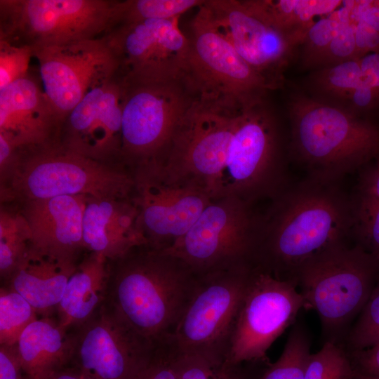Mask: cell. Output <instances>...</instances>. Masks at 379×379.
<instances>
[{"label":"cell","instance_id":"6da1fadb","mask_svg":"<svg viewBox=\"0 0 379 379\" xmlns=\"http://www.w3.org/2000/svg\"><path fill=\"white\" fill-rule=\"evenodd\" d=\"M340 182L306 176L291 182L275 197L268 214L261 219L253 267L295 283L298 270L307 262L350 242L352 194Z\"/></svg>","mask_w":379,"mask_h":379},{"label":"cell","instance_id":"7a4b0ae2","mask_svg":"<svg viewBox=\"0 0 379 379\" xmlns=\"http://www.w3.org/2000/svg\"><path fill=\"white\" fill-rule=\"evenodd\" d=\"M197 279L179 258L142 245L109 260L103 305L154 345L173 334Z\"/></svg>","mask_w":379,"mask_h":379},{"label":"cell","instance_id":"3957f363","mask_svg":"<svg viewBox=\"0 0 379 379\" xmlns=\"http://www.w3.org/2000/svg\"><path fill=\"white\" fill-rule=\"evenodd\" d=\"M288 152L307 177L341 182L379 156V124L302 93L288 102Z\"/></svg>","mask_w":379,"mask_h":379},{"label":"cell","instance_id":"277c9868","mask_svg":"<svg viewBox=\"0 0 379 379\" xmlns=\"http://www.w3.org/2000/svg\"><path fill=\"white\" fill-rule=\"evenodd\" d=\"M294 281L306 310L319 316L324 343L343 345L379 281V263L359 246L343 243L307 262Z\"/></svg>","mask_w":379,"mask_h":379},{"label":"cell","instance_id":"5b68a950","mask_svg":"<svg viewBox=\"0 0 379 379\" xmlns=\"http://www.w3.org/2000/svg\"><path fill=\"white\" fill-rule=\"evenodd\" d=\"M122 165L99 162L69 152L60 145L19 152L1 181V202L62 195L131 197L134 180Z\"/></svg>","mask_w":379,"mask_h":379},{"label":"cell","instance_id":"8992f818","mask_svg":"<svg viewBox=\"0 0 379 379\" xmlns=\"http://www.w3.org/2000/svg\"><path fill=\"white\" fill-rule=\"evenodd\" d=\"M288 135L266 98L244 108L232 138L218 198L252 204L274 199L291 182Z\"/></svg>","mask_w":379,"mask_h":379},{"label":"cell","instance_id":"52a82bcc","mask_svg":"<svg viewBox=\"0 0 379 379\" xmlns=\"http://www.w3.org/2000/svg\"><path fill=\"white\" fill-rule=\"evenodd\" d=\"M190 25L186 79L197 97L234 109L267 98L264 79L218 31L203 4Z\"/></svg>","mask_w":379,"mask_h":379},{"label":"cell","instance_id":"ba28073f","mask_svg":"<svg viewBox=\"0 0 379 379\" xmlns=\"http://www.w3.org/2000/svg\"><path fill=\"white\" fill-rule=\"evenodd\" d=\"M253 267L248 263L198 276L193 295L173 334L177 350L215 360L226 359L235 319Z\"/></svg>","mask_w":379,"mask_h":379},{"label":"cell","instance_id":"9c48e42d","mask_svg":"<svg viewBox=\"0 0 379 379\" xmlns=\"http://www.w3.org/2000/svg\"><path fill=\"white\" fill-rule=\"evenodd\" d=\"M114 0H0V39L32 48L101 38Z\"/></svg>","mask_w":379,"mask_h":379},{"label":"cell","instance_id":"30bf717a","mask_svg":"<svg viewBox=\"0 0 379 379\" xmlns=\"http://www.w3.org/2000/svg\"><path fill=\"white\" fill-rule=\"evenodd\" d=\"M260 223L251 204L235 196L222 197L212 200L185 234L161 251L197 275L252 265Z\"/></svg>","mask_w":379,"mask_h":379},{"label":"cell","instance_id":"8fae6325","mask_svg":"<svg viewBox=\"0 0 379 379\" xmlns=\"http://www.w3.org/2000/svg\"><path fill=\"white\" fill-rule=\"evenodd\" d=\"M242 109L197 97L182 117L161 161L173 177L218 197L230 142Z\"/></svg>","mask_w":379,"mask_h":379},{"label":"cell","instance_id":"7c38bea8","mask_svg":"<svg viewBox=\"0 0 379 379\" xmlns=\"http://www.w3.org/2000/svg\"><path fill=\"white\" fill-rule=\"evenodd\" d=\"M124 84L121 164L131 170L151 161H163L197 95L186 77L162 83Z\"/></svg>","mask_w":379,"mask_h":379},{"label":"cell","instance_id":"4fadbf2b","mask_svg":"<svg viewBox=\"0 0 379 379\" xmlns=\"http://www.w3.org/2000/svg\"><path fill=\"white\" fill-rule=\"evenodd\" d=\"M306 302L295 284L253 267L230 336L225 361L270 363L273 343L297 321Z\"/></svg>","mask_w":379,"mask_h":379},{"label":"cell","instance_id":"5bb4252c","mask_svg":"<svg viewBox=\"0 0 379 379\" xmlns=\"http://www.w3.org/2000/svg\"><path fill=\"white\" fill-rule=\"evenodd\" d=\"M203 6L218 31L270 90L282 87L300 44L277 25L267 0H204Z\"/></svg>","mask_w":379,"mask_h":379},{"label":"cell","instance_id":"9a60e30c","mask_svg":"<svg viewBox=\"0 0 379 379\" xmlns=\"http://www.w3.org/2000/svg\"><path fill=\"white\" fill-rule=\"evenodd\" d=\"M179 18L119 24L102 35L124 82L162 83L186 77L189 40Z\"/></svg>","mask_w":379,"mask_h":379},{"label":"cell","instance_id":"2e32d148","mask_svg":"<svg viewBox=\"0 0 379 379\" xmlns=\"http://www.w3.org/2000/svg\"><path fill=\"white\" fill-rule=\"evenodd\" d=\"M132 199L149 246L161 250L182 237L213 200L197 184L172 176L160 161L131 170Z\"/></svg>","mask_w":379,"mask_h":379},{"label":"cell","instance_id":"e0dca14e","mask_svg":"<svg viewBox=\"0 0 379 379\" xmlns=\"http://www.w3.org/2000/svg\"><path fill=\"white\" fill-rule=\"evenodd\" d=\"M71 335L69 365L95 379H140L154 347L104 305Z\"/></svg>","mask_w":379,"mask_h":379},{"label":"cell","instance_id":"ac0fdd59","mask_svg":"<svg viewBox=\"0 0 379 379\" xmlns=\"http://www.w3.org/2000/svg\"><path fill=\"white\" fill-rule=\"evenodd\" d=\"M124 97L125 84L117 71L98 81L65 118L61 147L99 162L122 165Z\"/></svg>","mask_w":379,"mask_h":379},{"label":"cell","instance_id":"d6986e66","mask_svg":"<svg viewBox=\"0 0 379 379\" xmlns=\"http://www.w3.org/2000/svg\"><path fill=\"white\" fill-rule=\"evenodd\" d=\"M33 50L42 88L64 120L93 85L117 71L102 38Z\"/></svg>","mask_w":379,"mask_h":379},{"label":"cell","instance_id":"ffe728a7","mask_svg":"<svg viewBox=\"0 0 379 379\" xmlns=\"http://www.w3.org/2000/svg\"><path fill=\"white\" fill-rule=\"evenodd\" d=\"M63 121L37 70L0 90V135L19 152L60 145Z\"/></svg>","mask_w":379,"mask_h":379},{"label":"cell","instance_id":"44dd1931","mask_svg":"<svg viewBox=\"0 0 379 379\" xmlns=\"http://www.w3.org/2000/svg\"><path fill=\"white\" fill-rule=\"evenodd\" d=\"M86 197L62 195L14 202L29 225L30 245L54 256L80 260L86 252L83 239Z\"/></svg>","mask_w":379,"mask_h":379},{"label":"cell","instance_id":"7402d4cb","mask_svg":"<svg viewBox=\"0 0 379 379\" xmlns=\"http://www.w3.org/2000/svg\"><path fill=\"white\" fill-rule=\"evenodd\" d=\"M83 239L86 252L101 255L108 260L148 244L132 197H87Z\"/></svg>","mask_w":379,"mask_h":379},{"label":"cell","instance_id":"603a6c76","mask_svg":"<svg viewBox=\"0 0 379 379\" xmlns=\"http://www.w3.org/2000/svg\"><path fill=\"white\" fill-rule=\"evenodd\" d=\"M79 260L54 256L31 245L4 284L22 295L38 315L51 317Z\"/></svg>","mask_w":379,"mask_h":379},{"label":"cell","instance_id":"cb8c5ba5","mask_svg":"<svg viewBox=\"0 0 379 379\" xmlns=\"http://www.w3.org/2000/svg\"><path fill=\"white\" fill-rule=\"evenodd\" d=\"M109 260L88 252L70 277L57 307L58 323L65 331L93 317L105 303Z\"/></svg>","mask_w":379,"mask_h":379},{"label":"cell","instance_id":"d4e9b609","mask_svg":"<svg viewBox=\"0 0 379 379\" xmlns=\"http://www.w3.org/2000/svg\"><path fill=\"white\" fill-rule=\"evenodd\" d=\"M25 375L27 379H48L70 364L73 341L58 321L41 317L31 323L17 343Z\"/></svg>","mask_w":379,"mask_h":379},{"label":"cell","instance_id":"484cf974","mask_svg":"<svg viewBox=\"0 0 379 379\" xmlns=\"http://www.w3.org/2000/svg\"><path fill=\"white\" fill-rule=\"evenodd\" d=\"M29 225L14 202L1 203L0 209V275L6 284L28 250Z\"/></svg>","mask_w":379,"mask_h":379},{"label":"cell","instance_id":"4316f807","mask_svg":"<svg viewBox=\"0 0 379 379\" xmlns=\"http://www.w3.org/2000/svg\"><path fill=\"white\" fill-rule=\"evenodd\" d=\"M340 0H267L275 22L289 36L302 45L314 18L328 15L343 4Z\"/></svg>","mask_w":379,"mask_h":379},{"label":"cell","instance_id":"83f0119b","mask_svg":"<svg viewBox=\"0 0 379 379\" xmlns=\"http://www.w3.org/2000/svg\"><path fill=\"white\" fill-rule=\"evenodd\" d=\"M311 340L305 325L293 324L284 350L273 364L265 365L258 379H304L311 355Z\"/></svg>","mask_w":379,"mask_h":379},{"label":"cell","instance_id":"f1b7e54d","mask_svg":"<svg viewBox=\"0 0 379 379\" xmlns=\"http://www.w3.org/2000/svg\"><path fill=\"white\" fill-rule=\"evenodd\" d=\"M204 1V0L117 1L109 28L122 23L178 17L192 8L199 7Z\"/></svg>","mask_w":379,"mask_h":379},{"label":"cell","instance_id":"f546056e","mask_svg":"<svg viewBox=\"0 0 379 379\" xmlns=\"http://www.w3.org/2000/svg\"><path fill=\"white\" fill-rule=\"evenodd\" d=\"M167 342L173 364L180 379H251L246 364H230L225 360L181 352Z\"/></svg>","mask_w":379,"mask_h":379},{"label":"cell","instance_id":"4dcf8cb0","mask_svg":"<svg viewBox=\"0 0 379 379\" xmlns=\"http://www.w3.org/2000/svg\"><path fill=\"white\" fill-rule=\"evenodd\" d=\"M361 81L359 58L323 67L310 77L314 90L331 99V102L341 105Z\"/></svg>","mask_w":379,"mask_h":379},{"label":"cell","instance_id":"1f68e13d","mask_svg":"<svg viewBox=\"0 0 379 379\" xmlns=\"http://www.w3.org/2000/svg\"><path fill=\"white\" fill-rule=\"evenodd\" d=\"M37 319V312L22 295L1 287L0 345L16 344L24 330Z\"/></svg>","mask_w":379,"mask_h":379},{"label":"cell","instance_id":"d6a6232c","mask_svg":"<svg viewBox=\"0 0 379 379\" xmlns=\"http://www.w3.org/2000/svg\"><path fill=\"white\" fill-rule=\"evenodd\" d=\"M352 244L361 247L379 263V204L354 190Z\"/></svg>","mask_w":379,"mask_h":379},{"label":"cell","instance_id":"836d02e7","mask_svg":"<svg viewBox=\"0 0 379 379\" xmlns=\"http://www.w3.org/2000/svg\"><path fill=\"white\" fill-rule=\"evenodd\" d=\"M354 372L350 356L343 345L325 342L311 354L304 379H352Z\"/></svg>","mask_w":379,"mask_h":379},{"label":"cell","instance_id":"e575fe53","mask_svg":"<svg viewBox=\"0 0 379 379\" xmlns=\"http://www.w3.org/2000/svg\"><path fill=\"white\" fill-rule=\"evenodd\" d=\"M379 341V281L352 325L343 347L347 352L368 348Z\"/></svg>","mask_w":379,"mask_h":379},{"label":"cell","instance_id":"d590c367","mask_svg":"<svg viewBox=\"0 0 379 379\" xmlns=\"http://www.w3.org/2000/svg\"><path fill=\"white\" fill-rule=\"evenodd\" d=\"M341 20L328 47L319 58L317 66L323 67L347 61L356 57L355 21L350 16L349 1H343Z\"/></svg>","mask_w":379,"mask_h":379},{"label":"cell","instance_id":"8d00e7d4","mask_svg":"<svg viewBox=\"0 0 379 379\" xmlns=\"http://www.w3.org/2000/svg\"><path fill=\"white\" fill-rule=\"evenodd\" d=\"M341 20V12L336 10L328 16L315 22L307 31L302 44V61L307 67H316L335 36Z\"/></svg>","mask_w":379,"mask_h":379},{"label":"cell","instance_id":"74e56055","mask_svg":"<svg viewBox=\"0 0 379 379\" xmlns=\"http://www.w3.org/2000/svg\"><path fill=\"white\" fill-rule=\"evenodd\" d=\"M34 50L0 39V90L31 73Z\"/></svg>","mask_w":379,"mask_h":379},{"label":"cell","instance_id":"f35d334b","mask_svg":"<svg viewBox=\"0 0 379 379\" xmlns=\"http://www.w3.org/2000/svg\"><path fill=\"white\" fill-rule=\"evenodd\" d=\"M140 379H180L173 364L166 340L154 345Z\"/></svg>","mask_w":379,"mask_h":379},{"label":"cell","instance_id":"ab89813d","mask_svg":"<svg viewBox=\"0 0 379 379\" xmlns=\"http://www.w3.org/2000/svg\"><path fill=\"white\" fill-rule=\"evenodd\" d=\"M347 353L355 377L379 379V341L368 348Z\"/></svg>","mask_w":379,"mask_h":379},{"label":"cell","instance_id":"60d3db41","mask_svg":"<svg viewBox=\"0 0 379 379\" xmlns=\"http://www.w3.org/2000/svg\"><path fill=\"white\" fill-rule=\"evenodd\" d=\"M357 173L354 190L379 204V156Z\"/></svg>","mask_w":379,"mask_h":379},{"label":"cell","instance_id":"b9f144b4","mask_svg":"<svg viewBox=\"0 0 379 379\" xmlns=\"http://www.w3.org/2000/svg\"><path fill=\"white\" fill-rule=\"evenodd\" d=\"M18 344L0 345V379H25Z\"/></svg>","mask_w":379,"mask_h":379},{"label":"cell","instance_id":"7bdbcfd3","mask_svg":"<svg viewBox=\"0 0 379 379\" xmlns=\"http://www.w3.org/2000/svg\"><path fill=\"white\" fill-rule=\"evenodd\" d=\"M350 15L379 33V0L350 1Z\"/></svg>","mask_w":379,"mask_h":379},{"label":"cell","instance_id":"ee69618b","mask_svg":"<svg viewBox=\"0 0 379 379\" xmlns=\"http://www.w3.org/2000/svg\"><path fill=\"white\" fill-rule=\"evenodd\" d=\"M356 57L360 58L371 53H379V33L365 23H355Z\"/></svg>","mask_w":379,"mask_h":379},{"label":"cell","instance_id":"f6af8a7d","mask_svg":"<svg viewBox=\"0 0 379 379\" xmlns=\"http://www.w3.org/2000/svg\"><path fill=\"white\" fill-rule=\"evenodd\" d=\"M359 62L361 82L379 95V53H368Z\"/></svg>","mask_w":379,"mask_h":379},{"label":"cell","instance_id":"bcb514c9","mask_svg":"<svg viewBox=\"0 0 379 379\" xmlns=\"http://www.w3.org/2000/svg\"><path fill=\"white\" fill-rule=\"evenodd\" d=\"M48 379H95L78 368L68 365L52 374Z\"/></svg>","mask_w":379,"mask_h":379},{"label":"cell","instance_id":"7dc6e473","mask_svg":"<svg viewBox=\"0 0 379 379\" xmlns=\"http://www.w3.org/2000/svg\"><path fill=\"white\" fill-rule=\"evenodd\" d=\"M352 379H360V378L354 376V378Z\"/></svg>","mask_w":379,"mask_h":379},{"label":"cell","instance_id":"c3c4849f","mask_svg":"<svg viewBox=\"0 0 379 379\" xmlns=\"http://www.w3.org/2000/svg\"><path fill=\"white\" fill-rule=\"evenodd\" d=\"M25 379H27V378L26 377Z\"/></svg>","mask_w":379,"mask_h":379}]
</instances>
